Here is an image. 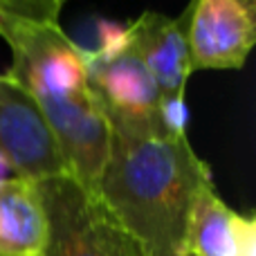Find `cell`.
Here are the masks:
<instances>
[{"instance_id":"5","label":"cell","mask_w":256,"mask_h":256,"mask_svg":"<svg viewBox=\"0 0 256 256\" xmlns=\"http://www.w3.org/2000/svg\"><path fill=\"white\" fill-rule=\"evenodd\" d=\"M178 20L191 72L240 70L256 43V0H189Z\"/></svg>"},{"instance_id":"1","label":"cell","mask_w":256,"mask_h":256,"mask_svg":"<svg viewBox=\"0 0 256 256\" xmlns=\"http://www.w3.org/2000/svg\"><path fill=\"white\" fill-rule=\"evenodd\" d=\"M212 180V168L198 158L186 130L166 137L110 132L94 196L142 256H180L196 194Z\"/></svg>"},{"instance_id":"6","label":"cell","mask_w":256,"mask_h":256,"mask_svg":"<svg viewBox=\"0 0 256 256\" xmlns=\"http://www.w3.org/2000/svg\"><path fill=\"white\" fill-rule=\"evenodd\" d=\"M0 162L34 182L68 176L40 108L7 72L0 74Z\"/></svg>"},{"instance_id":"2","label":"cell","mask_w":256,"mask_h":256,"mask_svg":"<svg viewBox=\"0 0 256 256\" xmlns=\"http://www.w3.org/2000/svg\"><path fill=\"white\" fill-rule=\"evenodd\" d=\"M0 38L12 50L7 74L40 108L66 173L94 194L108 158L110 128L88 84L86 50L58 22L0 18Z\"/></svg>"},{"instance_id":"10","label":"cell","mask_w":256,"mask_h":256,"mask_svg":"<svg viewBox=\"0 0 256 256\" xmlns=\"http://www.w3.org/2000/svg\"><path fill=\"white\" fill-rule=\"evenodd\" d=\"M68 0H0V18L12 16L36 22H58Z\"/></svg>"},{"instance_id":"11","label":"cell","mask_w":256,"mask_h":256,"mask_svg":"<svg viewBox=\"0 0 256 256\" xmlns=\"http://www.w3.org/2000/svg\"><path fill=\"white\" fill-rule=\"evenodd\" d=\"M180 256H191V254H186V252H184V254H180Z\"/></svg>"},{"instance_id":"8","label":"cell","mask_w":256,"mask_h":256,"mask_svg":"<svg viewBox=\"0 0 256 256\" xmlns=\"http://www.w3.org/2000/svg\"><path fill=\"white\" fill-rule=\"evenodd\" d=\"M184 252L191 256H256L254 214L234 212L216 194L214 180L207 182L191 207Z\"/></svg>"},{"instance_id":"7","label":"cell","mask_w":256,"mask_h":256,"mask_svg":"<svg viewBox=\"0 0 256 256\" xmlns=\"http://www.w3.org/2000/svg\"><path fill=\"white\" fill-rule=\"evenodd\" d=\"M122 30L130 48L153 76L168 117L186 126L184 94L189 76L194 72L180 20L160 12H142Z\"/></svg>"},{"instance_id":"4","label":"cell","mask_w":256,"mask_h":256,"mask_svg":"<svg viewBox=\"0 0 256 256\" xmlns=\"http://www.w3.org/2000/svg\"><path fill=\"white\" fill-rule=\"evenodd\" d=\"M38 189L50 230L43 256H142L97 196L70 176L45 178Z\"/></svg>"},{"instance_id":"3","label":"cell","mask_w":256,"mask_h":256,"mask_svg":"<svg viewBox=\"0 0 256 256\" xmlns=\"http://www.w3.org/2000/svg\"><path fill=\"white\" fill-rule=\"evenodd\" d=\"M86 66L90 92L110 132L122 137H166L186 130L184 124L168 117L153 76L122 27H112L97 48L86 50Z\"/></svg>"},{"instance_id":"9","label":"cell","mask_w":256,"mask_h":256,"mask_svg":"<svg viewBox=\"0 0 256 256\" xmlns=\"http://www.w3.org/2000/svg\"><path fill=\"white\" fill-rule=\"evenodd\" d=\"M48 232L38 182L18 176L0 178V256H43Z\"/></svg>"}]
</instances>
